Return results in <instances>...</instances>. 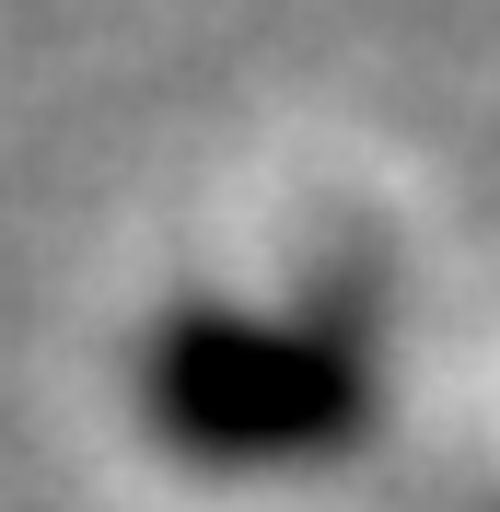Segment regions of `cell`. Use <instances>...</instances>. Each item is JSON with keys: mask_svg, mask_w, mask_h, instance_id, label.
<instances>
[{"mask_svg": "<svg viewBox=\"0 0 500 512\" xmlns=\"http://www.w3.org/2000/svg\"><path fill=\"white\" fill-rule=\"evenodd\" d=\"M128 396L140 431L198 478H291V466H338L384 419V361L349 315L163 303Z\"/></svg>", "mask_w": 500, "mask_h": 512, "instance_id": "1", "label": "cell"}]
</instances>
